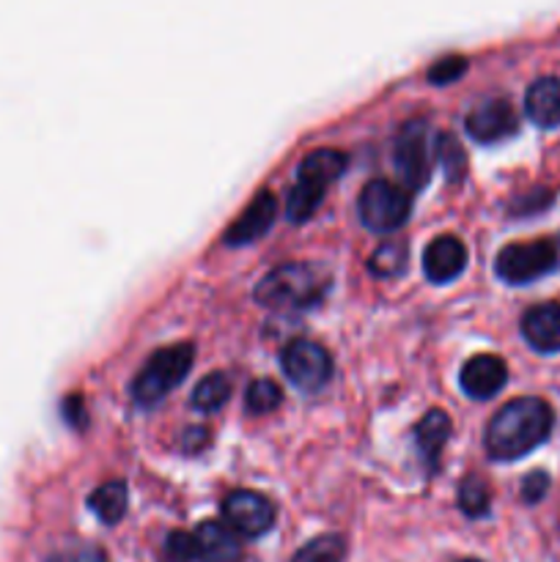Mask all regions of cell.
Wrapping results in <instances>:
<instances>
[{
	"label": "cell",
	"mask_w": 560,
	"mask_h": 562,
	"mask_svg": "<svg viewBox=\"0 0 560 562\" xmlns=\"http://www.w3.org/2000/svg\"><path fill=\"white\" fill-rule=\"evenodd\" d=\"M406 261H410V247H406V241H384L368 258V269L377 278H395V274L404 272Z\"/></svg>",
	"instance_id": "obj_21"
},
{
	"label": "cell",
	"mask_w": 560,
	"mask_h": 562,
	"mask_svg": "<svg viewBox=\"0 0 560 562\" xmlns=\"http://www.w3.org/2000/svg\"><path fill=\"white\" fill-rule=\"evenodd\" d=\"M231 398V382L225 373L214 371L209 373V376H203L201 382L195 384V390H192V406L201 412H214L220 409V406L225 404V401Z\"/></svg>",
	"instance_id": "obj_22"
},
{
	"label": "cell",
	"mask_w": 560,
	"mask_h": 562,
	"mask_svg": "<svg viewBox=\"0 0 560 562\" xmlns=\"http://www.w3.org/2000/svg\"><path fill=\"white\" fill-rule=\"evenodd\" d=\"M461 562H481V560H461Z\"/></svg>",
	"instance_id": "obj_32"
},
{
	"label": "cell",
	"mask_w": 560,
	"mask_h": 562,
	"mask_svg": "<svg viewBox=\"0 0 560 562\" xmlns=\"http://www.w3.org/2000/svg\"><path fill=\"white\" fill-rule=\"evenodd\" d=\"M275 214H278V201L269 190H261L253 195L250 206L239 214V217L231 223V228L225 231L223 241L228 247H239V245H250V241L261 239L275 223Z\"/></svg>",
	"instance_id": "obj_10"
},
{
	"label": "cell",
	"mask_w": 560,
	"mask_h": 562,
	"mask_svg": "<svg viewBox=\"0 0 560 562\" xmlns=\"http://www.w3.org/2000/svg\"><path fill=\"white\" fill-rule=\"evenodd\" d=\"M560 261L558 245L552 239H533V241H514V245H505L497 252V269L500 280L511 285H525L533 280L544 278L547 272H552Z\"/></svg>",
	"instance_id": "obj_4"
},
{
	"label": "cell",
	"mask_w": 560,
	"mask_h": 562,
	"mask_svg": "<svg viewBox=\"0 0 560 562\" xmlns=\"http://www.w3.org/2000/svg\"><path fill=\"white\" fill-rule=\"evenodd\" d=\"M346 162H349V157L344 151H338V148H318V151H311L302 159L300 168H296V179L311 181V184H318L327 190L344 173Z\"/></svg>",
	"instance_id": "obj_16"
},
{
	"label": "cell",
	"mask_w": 560,
	"mask_h": 562,
	"mask_svg": "<svg viewBox=\"0 0 560 562\" xmlns=\"http://www.w3.org/2000/svg\"><path fill=\"white\" fill-rule=\"evenodd\" d=\"M126 503H130V488L124 481L102 483L97 492L88 497V508L97 514L99 521L104 525H119L126 514Z\"/></svg>",
	"instance_id": "obj_18"
},
{
	"label": "cell",
	"mask_w": 560,
	"mask_h": 562,
	"mask_svg": "<svg viewBox=\"0 0 560 562\" xmlns=\"http://www.w3.org/2000/svg\"><path fill=\"white\" fill-rule=\"evenodd\" d=\"M467 71V58L464 55H445V58L434 60L432 69H428V82L434 86H448V82L459 80Z\"/></svg>",
	"instance_id": "obj_26"
},
{
	"label": "cell",
	"mask_w": 560,
	"mask_h": 562,
	"mask_svg": "<svg viewBox=\"0 0 560 562\" xmlns=\"http://www.w3.org/2000/svg\"><path fill=\"white\" fill-rule=\"evenodd\" d=\"M285 376L302 393H318L333 379V357L316 340L296 338L280 355Z\"/></svg>",
	"instance_id": "obj_7"
},
{
	"label": "cell",
	"mask_w": 560,
	"mask_h": 562,
	"mask_svg": "<svg viewBox=\"0 0 560 562\" xmlns=\"http://www.w3.org/2000/svg\"><path fill=\"white\" fill-rule=\"evenodd\" d=\"M432 148H434V159L443 165L445 179H448L450 184H453V181L459 184V181L464 179V170H467V157H464V148H461V143L456 140L450 132H439V135L434 137Z\"/></svg>",
	"instance_id": "obj_19"
},
{
	"label": "cell",
	"mask_w": 560,
	"mask_h": 562,
	"mask_svg": "<svg viewBox=\"0 0 560 562\" xmlns=\"http://www.w3.org/2000/svg\"><path fill=\"white\" fill-rule=\"evenodd\" d=\"M322 201H324V187L296 179V184L289 190L285 214H289L291 223H305V220L316 212Z\"/></svg>",
	"instance_id": "obj_20"
},
{
	"label": "cell",
	"mask_w": 560,
	"mask_h": 562,
	"mask_svg": "<svg viewBox=\"0 0 560 562\" xmlns=\"http://www.w3.org/2000/svg\"><path fill=\"white\" fill-rule=\"evenodd\" d=\"M432 143H428V121L412 119L401 124L393 143V159L401 179L412 190H423L432 179Z\"/></svg>",
	"instance_id": "obj_6"
},
{
	"label": "cell",
	"mask_w": 560,
	"mask_h": 562,
	"mask_svg": "<svg viewBox=\"0 0 560 562\" xmlns=\"http://www.w3.org/2000/svg\"><path fill=\"white\" fill-rule=\"evenodd\" d=\"M223 516L234 532L245 538H258L272 530L275 505L264 494L236 488L223 499Z\"/></svg>",
	"instance_id": "obj_8"
},
{
	"label": "cell",
	"mask_w": 560,
	"mask_h": 562,
	"mask_svg": "<svg viewBox=\"0 0 560 562\" xmlns=\"http://www.w3.org/2000/svg\"><path fill=\"white\" fill-rule=\"evenodd\" d=\"M192 362H195V349L192 344H173L154 351L137 379L132 382V395L141 406H154L187 379Z\"/></svg>",
	"instance_id": "obj_3"
},
{
	"label": "cell",
	"mask_w": 560,
	"mask_h": 562,
	"mask_svg": "<svg viewBox=\"0 0 560 562\" xmlns=\"http://www.w3.org/2000/svg\"><path fill=\"white\" fill-rule=\"evenodd\" d=\"M209 445V431L206 428H187L184 431V442H181V448L187 450V453H198L201 448H206Z\"/></svg>",
	"instance_id": "obj_30"
},
{
	"label": "cell",
	"mask_w": 560,
	"mask_h": 562,
	"mask_svg": "<svg viewBox=\"0 0 560 562\" xmlns=\"http://www.w3.org/2000/svg\"><path fill=\"white\" fill-rule=\"evenodd\" d=\"M525 113L541 130L560 124V80L558 77H538L525 93Z\"/></svg>",
	"instance_id": "obj_15"
},
{
	"label": "cell",
	"mask_w": 560,
	"mask_h": 562,
	"mask_svg": "<svg viewBox=\"0 0 560 562\" xmlns=\"http://www.w3.org/2000/svg\"><path fill=\"white\" fill-rule=\"evenodd\" d=\"M549 492V475L547 472L536 470L530 472V475H525V481H522V499H525L527 505H536L541 503L544 494Z\"/></svg>",
	"instance_id": "obj_28"
},
{
	"label": "cell",
	"mask_w": 560,
	"mask_h": 562,
	"mask_svg": "<svg viewBox=\"0 0 560 562\" xmlns=\"http://www.w3.org/2000/svg\"><path fill=\"white\" fill-rule=\"evenodd\" d=\"M522 335L541 355L560 351V302H541L522 316Z\"/></svg>",
	"instance_id": "obj_13"
},
{
	"label": "cell",
	"mask_w": 560,
	"mask_h": 562,
	"mask_svg": "<svg viewBox=\"0 0 560 562\" xmlns=\"http://www.w3.org/2000/svg\"><path fill=\"white\" fill-rule=\"evenodd\" d=\"M346 554V543L340 536H318L307 541L291 562H340Z\"/></svg>",
	"instance_id": "obj_24"
},
{
	"label": "cell",
	"mask_w": 560,
	"mask_h": 562,
	"mask_svg": "<svg viewBox=\"0 0 560 562\" xmlns=\"http://www.w3.org/2000/svg\"><path fill=\"white\" fill-rule=\"evenodd\" d=\"M280 404H283V393H280V387L272 379H256V382H250V387L245 393L247 412H253V415H267V412L278 409Z\"/></svg>",
	"instance_id": "obj_25"
},
{
	"label": "cell",
	"mask_w": 560,
	"mask_h": 562,
	"mask_svg": "<svg viewBox=\"0 0 560 562\" xmlns=\"http://www.w3.org/2000/svg\"><path fill=\"white\" fill-rule=\"evenodd\" d=\"M195 536V549L201 562H242L245 560V549H242L239 538L228 525L220 521H201Z\"/></svg>",
	"instance_id": "obj_14"
},
{
	"label": "cell",
	"mask_w": 560,
	"mask_h": 562,
	"mask_svg": "<svg viewBox=\"0 0 560 562\" xmlns=\"http://www.w3.org/2000/svg\"><path fill=\"white\" fill-rule=\"evenodd\" d=\"M467 267V247L459 236H437L423 252V272L432 283L443 285L459 278Z\"/></svg>",
	"instance_id": "obj_12"
},
{
	"label": "cell",
	"mask_w": 560,
	"mask_h": 562,
	"mask_svg": "<svg viewBox=\"0 0 560 562\" xmlns=\"http://www.w3.org/2000/svg\"><path fill=\"white\" fill-rule=\"evenodd\" d=\"M60 412H64V417L75 428H82L88 423L86 420V401H82L80 393L66 395V401H64V404H60Z\"/></svg>",
	"instance_id": "obj_29"
},
{
	"label": "cell",
	"mask_w": 560,
	"mask_h": 562,
	"mask_svg": "<svg viewBox=\"0 0 560 562\" xmlns=\"http://www.w3.org/2000/svg\"><path fill=\"white\" fill-rule=\"evenodd\" d=\"M357 212H360V220L366 228L379 231V234H390V231L401 228L406 223V217H410V192L388 179H373L362 187Z\"/></svg>",
	"instance_id": "obj_5"
},
{
	"label": "cell",
	"mask_w": 560,
	"mask_h": 562,
	"mask_svg": "<svg viewBox=\"0 0 560 562\" xmlns=\"http://www.w3.org/2000/svg\"><path fill=\"white\" fill-rule=\"evenodd\" d=\"M489 505H492V492H489L486 483L475 475L464 477V483L459 486V508L470 519H481L489 514Z\"/></svg>",
	"instance_id": "obj_23"
},
{
	"label": "cell",
	"mask_w": 560,
	"mask_h": 562,
	"mask_svg": "<svg viewBox=\"0 0 560 562\" xmlns=\"http://www.w3.org/2000/svg\"><path fill=\"white\" fill-rule=\"evenodd\" d=\"M450 437V417L443 409H432L421 423L415 426V445L421 450L423 461L428 467H437L439 453L448 445Z\"/></svg>",
	"instance_id": "obj_17"
},
{
	"label": "cell",
	"mask_w": 560,
	"mask_h": 562,
	"mask_svg": "<svg viewBox=\"0 0 560 562\" xmlns=\"http://www.w3.org/2000/svg\"><path fill=\"white\" fill-rule=\"evenodd\" d=\"M508 382V368L500 357L494 355H478L464 362L459 373V384L470 398L489 401L500 393Z\"/></svg>",
	"instance_id": "obj_11"
},
{
	"label": "cell",
	"mask_w": 560,
	"mask_h": 562,
	"mask_svg": "<svg viewBox=\"0 0 560 562\" xmlns=\"http://www.w3.org/2000/svg\"><path fill=\"white\" fill-rule=\"evenodd\" d=\"M552 406L544 398H514L500 406L486 426V453L494 461H516L533 453L552 434Z\"/></svg>",
	"instance_id": "obj_1"
},
{
	"label": "cell",
	"mask_w": 560,
	"mask_h": 562,
	"mask_svg": "<svg viewBox=\"0 0 560 562\" xmlns=\"http://www.w3.org/2000/svg\"><path fill=\"white\" fill-rule=\"evenodd\" d=\"M329 283H333V274L322 263L291 261L264 274L253 296L258 305L269 307V311H307L322 302Z\"/></svg>",
	"instance_id": "obj_2"
},
{
	"label": "cell",
	"mask_w": 560,
	"mask_h": 562,
	"mask_svg": "<svg viewBox=\"0 0 560 562\" xmlns=\"http://www.w3.org/2000/svg\"><path fill=\"white\" fill-rule=\"evenodd\" d=\"M165 552H168V558L173 562L195 560V536H192V532H170L168 541H165Z\"/></svg>",
	"instance_id": "obj_27"
},
{
	"label": "cell",
	"mask_w": 560,
	"mask_h": 562,
	"mask_svg": "<svg viewBox=\"0 0 560 562\" xmlns=\"http://www.w3.org/2000/svg\"><path fill=\"white\" fill-rule=\"evenodd\" d=\"M71 562H104V558H102V552H99V549L86 547L82 552L75 554V560H71Z\"/></svg>",
	"instance_id": "obj_31"
},
{
	"label": "cell",
	"mask_w": 560,
	"mask_h": 562,
	"mask_svg": "<svg viewBox=\"0 0 560 562\" xmlns=\"http://www.w3.org/2000/svg\"><path fill=\"white\" fill-rule=\"evenodd\" d=\"M467 132L475 137L478 143H497L505 137L516 135L519 130V115H516L514 104L508 99H486L478 104L470 115H467Z\"/></svg>",
	"instance_id": "obj_9"
}]
</instances>
